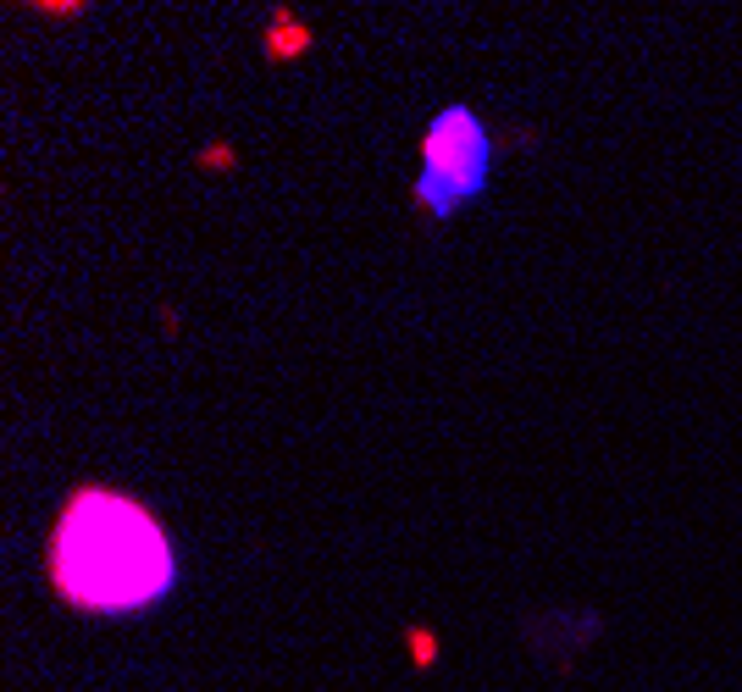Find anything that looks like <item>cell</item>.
<instances>
[{
    "instance_id": "6da1fadb",
    "label": "cell",
    "mask_w": 742,
    "mask_h": 692,
    "mask_svg": "<svg viewBox=\"0 0 742 692\" xmlns=\"http://www.w3.org/2000/svg\"><path fill=\"white\" fill-rule=\"evenodd\" d=\"M56 576L78 604L133 609L150 604L172 582V554L139 504L111 499V493H84L61 515Z\"/></svg>"
},
{
    "instance_id": "7a4b0ae2",
    "label": "cell",
    "mask_w": 742,
    "mask_h": 692,
    "mask_svg": "<svg viewBox=\"0 0 742 692\" xmlns=\"http://www.w3.org/2000/svg\"><path fill=\"white\" fill-rule=\"evenodd\" d=\"M482 172H488V144H482V128L466 117V133L460 144H449V128L427 133V178H421V194H427L432 211H455V200L482 189Z\"/></svg>"
}]
</instances>
